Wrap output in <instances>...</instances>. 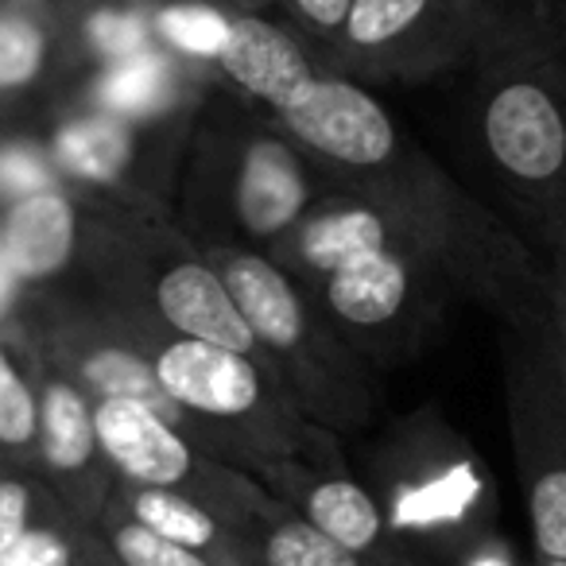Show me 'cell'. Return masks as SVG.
I'll return each instance as SVG.
<instances>
[{
	"label": "cell",
	"instance_id": "obj_29",
	"mask_svg": "<svg viewBox=\"0 0 566 566\" xmlns=\"http://www.w3.org/2000/svg\"><path fill=\"white\" fill-rule=\"evenodd\" d=\"M59 179H63V175H59L55 159H51V151H43L40 144H32V140L0 144V202L4 206Z\"/></svg>",
	"mask_w": 566,
	"mask_h": 566
},
{
	"label": "cell",
	"instance_id": "obj_20",
	"mask_svg": "<svg viewBox=\"0 0 566 566\" xmlns=\"http://www.w3.org/2000/svg\"><path fill=\"white\" fill-rule=\"evenodd\" d=\"M109 501L120 504L140 524H148L151 532L167 535L187 551H198L213 566H256V535L249 527L233 524L229 516H221V512L190 501V496L133 485V481L117 478Z\"/></svg>",
	"mask_w": 566,
	"mask_h": 566
},
{
	"label": "cell",
	"instance_id": "obj_37",
	"mask_svg": "<svg viewBox=\"0 0 566 566\" xmlns=\"http://www.w3.org/2000/svg\"><path fill=\"white\" fill-rule=\"evenodd\" d=\"M558 40H563V51H566V20H563V32H558Z\"/></svg>",
	"mask_w": 566,
	"mask_h": 566
},
{
	"label": "cell",
	"instance_id": "obj_32",
	"mask_svg": "<svg viewBox=\"0 0 566 566\" xmlns=\"http://www.w3.org/2000/svg\"><path fill=\"white\" fill-rule=\"evenodd\" d=\"M462 566H512V563H509V551H504V543L493 535V539L481 543V547L473 551V555L465 558Z\"/></svg>",
	"mask_w": 566,
	"mask_h": 566
},
{
	"label": "cell",
	"instance_id": "obj_31",
	"mask_svg": "<svg viewBox=\"0 0 566 566\" xmlns=\"http://www.w3.org/2000/svg\"><path fill=\"white\" fill-rule=\"evenodd\" d=\"M543 264H547L551 318H555L558 342H563V349H566V237L547 252V256H543Z\"/></svg>",
	"mask_w": 566,
	"mask_h": 566
},
{
	"label": "cell",
	"instance_id": "obj_2",
	"mask_svg": "<svg viewBox=\"0 0 566 566\" xmlns=\"http://www.w3.org/2000/svg\"><path fill=\"white\" fill-rule=\"evenodd\" d=\"M473 71V140L543 256L566 237V51L558 35H485Z\"/></svg>",
	"mask_w": 566,
	"mask_h": 566
},
{
	"label": "cell",
	"instance_id": "obj_8",
	"mask_svg": "<svg viewBox=\"0 0 566 566\" xmlns=\"http://www.w3.org/2000/svg\"><path fill=\"white\" fill-rule=\"evenodd\" d=\"M504 408L539 558H566V380L555 318L504 331Z\"/></svg>",
	"mask_w": 566,
	"mask_h": 566
},
{
	"label": "cell",
	"instance_id": "obj_12",
	"mask_svg": "<svg viewBox=\"0 0 566 566\" xmlns=\"http://www.w3.org/2000/svg\"><path fill=\"white\" fill-rule=\"evenodd\" d=\"M272 120L295 148L307 151L311 164L323 167L326 179L380 175L411 144L361 82L326 63L272 109Z\"/></svg>",
	"mask_w": 566,
	"mask_h": 566
},
{
	"label": "cell",
	"instance_id": "obj_6",
	"mask_svg": "<svg viewBox=\"0 0 566 566\" xmlns=\"http://www.w3.org/2000/svg\"><path fill=\"white\" fill-rule=\"evenodd\" d=\"M249 323L260 354L280 373L300 411L323 431H357L377 411L373 361H365L264 249L202 244Z\"/></svg>",
	"mask_w": 566,
	"mask_h": 566
},
{
	"label": "cell",
	"instance_id": "obj_27",
	"mask_svg": "<svg viewBox=\"0 0 566 566\" xmlns=\"http://www.w3.org/2000/svg\"><path fill=\"white\" fill-rule=\"evenodd\" d=\"M470 9L489 35H558L566 20V0H470Z\"/></svg>",
	"mask_w": 566,
	"mask_h": 566
},
{
	"label": "cell",
	"instance_id": "obj_39",
	"mask_svg": "<svg viewBox=\"0 0 566 566\" xmlns=\"http://www.w3.org/2000/svg\"><path fill=\"white\" fill-rule=\"evenodd\" d=\"M113 566H117V563H113Z\"/></svg>",
	"mask_w": 566,
	"mask_h": 566
},
{
	"label": "cell",
	"instance_id": "obj_1",
	"mask_svg": "<svg viewBox=\"0 0 566 566\" xmlns=\"http://www.w3.org/2000/svg\"><path fill=\"white\" fill-rule=\"evenodd\" d=\"M268 256L365 361L380 365L411 357L454 292L439 268L403 241L377 198L338 179Z\"/></svg>",
	"mask_w": 566,
	"mask_h": 566
},
{
	"label": "cell",
	"instance_id": "obj_18",
	"mask_svg": "<svg viewBox=\"0 0 566 566\" xmlns=\"http://www.w3.org/2000/svg\"><path fill=\"white\" fill-rule=\"evenodd\" d=\"M82 195L66 179L17 198L0 213V260L20 283H48L78 260Z\"/></svg>",
	"mask_w": 566,
	"mask_h": 566
},
{
	"label": "cell",
	"instance_id": "obj_33",
	"mask_svg": "<svg viewBox=\"0 0 566 566\" xmlns=\"http://www.w3.org/2000/svg\"><path fill=\"white\" fill-rule=\"evenodd\" d=\"M17 292H24V283H20L17 275L4 268V260H0V318L12 311V303H17Z\"/></svg>",
	"mask_w": 566,
	"mask_h": 566
},
{
	"label": "cell",
	"instance_id": "obj_9",
	"mask_svg": "<svg viewBox=\"0 0 566 566\" xmlns=\"http://www.w3.org/2000/svg\"><path fill=\"white\" fill-rule=\"evenodd\" d=\"M94 427L120 481L190 496V501L229 516L233 524L249 527L252 535H256L260 520L283 509V501L268 493L256 473L190 442L179 427L167 423L148 403L128 400V396H97Z\"/></svg>",
	"mask_w": 566,
	"mask_h": 566
},
{
	"label": "cell",
	"instance_id": "obj_7",
	"mask_svg": "<svg viewBox=\"0 0 566 566\" xmlns=\"http://www.w3.org/2000/svg\"><path fill=\"white\" fill-rule=\"evenodd\" d=\"M377 501L423 566H462L493 539V485L470 447L431 416L403 423L377 458Z\"/></svg>",
	"mask_w": 566,
	"mask_h": 566
},
{
	"label": "cell",
	"instance_id": "obj_26",
	"mask_svg": "<svg viewBox=\"0 0 566 566\" xmlns=\"http://www.w3.org/2000/svg\"><path fill=\"white\" fill-rule=\"evenodd\" d=\"M35 442H40V400L24 373L0 349V447L20 454V462L35 465Z\"/></svg>",
	"mask_w": 566,
	"mask_h": 566
},
{
	"label": "cell",
	"instance_id": "obj_23",
	"mask_svg": "<svg viewBox=\"0 0 566 566\" xmlns=\"http://www.w3.org/2000/svg\"><path fill=\"white\" fill-rule=\"evenodd\" d=\"M74 35H78L82 55L94 59L97 66L156 48L151 0H90L74 24Z\"/></svg>",
	"mask_w": 566,
	"mask_h": 566
},
{
	"label": "cell",
	"instance_id": "obj_19",
	"mask_svg": "<svg viewBox=\"0 0 566 566\" xmlns=\"http://www.w3.org/2000/svg\"><path fill=\"white\" fill-rule=\"evenodd\" d=\"M318 66H323V59L311 55L300 35H292L287 28L264 20L260 12L233 9V28H229L218 71L226 74V82H233L244 97L268 105V113H272V109H280Z\"/></svg>",
	"mask_w": 566,
	"mask_h": 566
},
{
	"label": "cell",
	"instance_id": "obj_3",
	"mask_svg": "<svg viewBox=\"0 0 566 566\" xmlns=\"http://www.w3.org/2000/svg\"><path fill=\"white\" fill-rule=\"evenodd\" d=\"M90 213L94 218L82 221L78 252L109 307L133 323L164 326L182 338L260 354L213 260L159 210L156 198L105 195L94 198Z\"/></svg>",
	"mask_w": 566,
	"mask_h": 566
},
{
	"label": "cell",
	"instance_id": "obj_14",
	"mask_svg": "<svg viewBox=\"0 0 566 566\" xmlns=\"http://www.w3.org/2000/svg\"><path fill=\"white\" fill-rule=\"evenodd\" d=\"M28 361H32V388L40 400L35 478L59 496L71 516L94 524L117 481V470L97 439L94 400L32 342H28Z\"/></svg>",
	"mask_w": 566,
	"mask_h": 566
},
{
	"label": "cell",
	"instance_id": "obj_38",
	"mask_svg": "<svg viewBox=\"0 0 566 566\" xmlns=\"http://www.w3.org/2000/svg\"><path fill=\"white\" fill-rule=\"evenodd\" d=\"M0 470H4V458H0Z\"/></svg>",
	"mask_w": 566,
	"mask_h": 566
},
{
	"label": "cell",
	"instance_id": "obj_10",
	"mask_svg": "<svg viewBox=\"0 0 566 566\" xmlns=\"http://www.w3.org/2000/svg\"><path fill=\"white\" fill-rule=\"evenodd\" d=\"M485 35L470 0H354L323 63L357 82H427L470 66Z\"/></svg>",
	"mask_w": 566,
	"mask_h": 566
},
{
	"label": "cell",
	"instance_id": "obj_17",
	"mask_svg": "<svg viewBox=\"0 0 566 566\" xmlns=\"http://www.w3.org/2000/svg\"><path fill=\"white\" fill-rule=\"evenodd\" d=\"M202 90L206 78L198 74V63H187L164 48H148L97 66L82 94V109L113 113L136 125L182 120L198 105Z\"/></svg>",
	"mask_w": 566,
	"mask_h": 566
},
{
	"label": "cell",
	"instance_id": "obj_35",
	"mask_svg": "<svg viewBox=\"0 0 566 566\" xmlns=\"http://www.w3.org/2000/svg\"><path fill=\"white\" fill-rule=\"evenodd\" d=\"M535 566H566V558H539Z\"/></svg>",
	"mask_w": 566,
	"mask_h": 566
},
{
	"label": "cell",
	"instance_id": "obj_28",
	"mask_svg": "<svg viewBox=\"0 0 566 566\" xmlns=\"http://www.w3.org/2000/svg\"><path fill=\"white\" fill-rule=\"evenodd\" d=\"M59 496L43 485L40 478H0V555L40 520H48L51 512H59Z\"/></svg>",
	"mask_w": 566,
	"mask_h": 566
},
{
	"label": "cell",
	"instance_id": "obj_4",
	"mask_svg": "<svg viewBox=\"0 0 566 566\" xmlns=\"http://www.w3.org/2000/svg\"><path fill=\"white\" fill-rule=\"evenodd\" d=\"M338 182L377 198L403 241L439 268L458 295L493 311L504 331L551 318L547 264L416 144L380 175Z\"/></svg>",
	"mask_w": 566,
	"mask_h": 566
},
{
	"label": "cell",
	"instance_id": "obj_15",
	"mask_svg": "<svg viewBox=\"0 0 566 566\" xmlns=\"http://www.w3.org/2000/svg\"><path fill=\"white\" fill-rule=\"evenodd\" d=\"M331 431H323L303 454L275 458L256 470V478L268 485L275 501H283L295 516L315 524L323 535L342 543L354 555L369 558L373 566H423L400 539H396L392 524H388L380 501L354 481L338 462H323L318 458V442Z\"/></svg>",
	"mask_w": 566,
	"mask_h": 566
},
{
	"label": "cell",
	"instance_id": "obj_30",
	"mask_svg": "<svg viewBox=\"0 0 566 566\" xmlns=\"http://www.w3.org/2000/svg\"><path fill=\"white\" fill-rule=\"evenodd\" d=\"M280 4L287 9V17L295 20V28H300L311 43H318V51H323V59H326L334 51V43H338L342 28H346L349 4H354V0H280Z\"/></svg>",
	"mask_w": 566,
	"mask_h": 566
},
{
	"label": "cell",
	"instance_id": "obj_21",
	"mask_svg": "<svg viewBox=\"0 0 566 566\" xmlns=\"http://www.w3.org/2000/svg\"><path fill=\"white\" fill-rule=\"evenodd\" d=\"M229 28L233 9L221 0H151V40L187 63L218 66Z\"/></svg>",
	"mask_w": 566,
	"mask_h": 566
},
{
	"label": "cell",
	"instance_id": "obj_16",
	"mask_svg": "<svg viewBox=\"0 0 566 566\" xmlns=\"http://www.w3.org/2000/svg\"><path fill=\"white\" fill-rule=\"evenodd\" d=\"M159 125L167 120L136 125L113 113L78 109L55 128L48 151L66 182L117 198H151L144 182V156L151 144H159V136H151Z\"/></svg>",
	"mask_w": 566,
	"mask_h": 566
},
{
	"label": "cell",
	"instance_id": "obj_34",
	"mask_svg": "<svg viewBox=\"0 0 566 566\" xmlns=\"http://www.w3.org/2000/svg\"><path fill=\"white\" fill-rule=\"evenodd\" d=\"M221 4H229V9H249V12H260L264 4H272V0H221Z\"/></svg>",
	"mask_w": 566,
	"mask_h": 566
},
{
	"label": "cell",
	"instance_id": "obj_24",
	"mask_svg": "<svg viewBox=\"0 0 566 566\" xmlns=\"http://www.w3.org/2000/svg\"><path fill=\"white\" fill-rule=\"evenodd\" d=\"M256 566H373L283 504L256 524Z\"/></svg>",
	"mask_w": 566,
	"mask_h": 566
},
{
	"label": "cell",
	"instance_id": "obj_22",
	"mask_svg": "<svg viewBox=\"0 0 566 566\" xmlns=\"http://www.w3.org/2000/svg\"><path fill=\"white\" fill-rule=\"evenodd\" d=\"M55 59V20L40 0L0 4V94L28 90Z\"/></svg>",
	"mask_w": 566,
	"mask_h": 566
},
{
	"label": "cell",
	"instance_id": "obj_5",
	"mask_svg": "<svg viewBox=\"0 0 566 566\" xmlns=\"http://www.w3.org/2000/svg\"><path fill=\"white\" fill-rule=\"evenodd\" d=\"M125 323L148 349L159 388L182 411V434L210 454L256 473L264 462L303 454L323 434V427L300 411L268 357L182 338L133 318Z\"/></svg>",
	"mask_w": 566,
	"mask_h": 566
},
{
	"label": "cell",
	"instance_id": "obj_36",
	"mask_svg": "<svg viewBox=\"0 0 566 566\" xmlns=\"http://www.w3.org/2000/svg\"><path fill=\"white\" fill-rule=\"evenodd\" d=\"M558 357H563V380H566V349H563V342H558Z\"/></svg>",
	"mask_w": 566,
	"mask_h": 566
},
{
	"label": "cell",
	"instance_id": "obj_13",
	"mask_svg": "<svg viewBox=\"0 0 566 566\" xmlns=\"http://www.w3.org/2000/svg\"><path fill=\"white\" fill-rule=\"evenodd\" d=\"M28 342L40 346L90 400L97 396H128V400L148 403L151 411L182 431V411L171 396L159 388L151 369L148 349L140 346L117 307L105 300H51L35 303V323Z\"/></svg>",
	"mask_w": 566,
	"mask_h": 566
},
{
	"label": "cell",
	"instance_id": "obj_25",
	"mask_svg": "<svg viewBox=\"0 0 566 566\" xmlns=\"http://www.w3.org/2000/svg\"><path fill=\"white\" fill-rule=\"evenodd\" d=\"M94 527L117 566H213L210 558H202L198 551H187L175 539H167V535L151 532L148 524L128 516V512L113 501H105Z\"/></svg>",
	"mask_w": 566,
	"mask_h": 566
},
{
	"label": "cell",
	"instance_id": "obj_11",
	"mask_svg": "<svg viewBox=\"0 0 566 566\" xmlns=\"http://www.w3.org/2000/svg\"><path fill=\"white\" fill-rule=\"evenodd\" d=\"M195 175L226 182V210L237 229L233 244H264V252L292 233L323 195L307 151L268 128L202 133Z\"/></svg>",
	"mask_w": 566,
	"mask_h": 566
}]
</instances>
